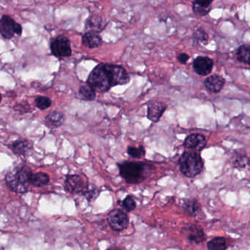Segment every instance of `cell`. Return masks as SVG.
I'll list each match as a JSON object with an SVG mask.
<instances>
[{
    "mask_svg": "<svg viewBox=\"0 0 250 250\" xmlns=\"http://www.w3.org/2000/svg\"><path fill=\"white\" fill-rule=\"evenodd\" d=\"M189 59H190V56L185 53H180L177 56L178 61L181 64H186V62H188Z\"/></svg>",
    "mask_w": 250,
    "mask_h": 250,
    "instance_id": "32",
    "label": "cell"
},
{
    "mask_svg": "<svg viewBox=\"0 0 250 250\" xmlns=\"http://www.w3.org/2000/svg\"><path fill=\"white\" fill-rule=\"evenodd\" d=\"M36 107L40 110H45L49 108L51 105V100L50 98L46 96H39L34 100Z\"/></svg>",
    "mask_w": 250,
    "mask_h": 250,
    "instance_id": "26",
    "label": "cell"
},
{
    "mask_svg": "<svg viewBox=\"0 0 250 250\" xmlns=\"http://www.w3.org/2000/svg\"><path fill=\"white\" fill-rule=\"evenodd\" d=\"M179 166L181 172L185 176L193 178L201 173L203 162L199 153L186 151L179 158Z\"/></svg>",
    "mask_w": 250,
    "mask_h": 250,
    "instance_id": "3",
    "label": "cell"
},
{
    "mask_svg": "<svg viewBox=\"0 0 250 250\" xmlns=\"http://www.w3.org/2000/svg\"><path fill=\"white\" fill-rule=\"evenodd\" d=\"M225 84V79L219 75L209 76L204 82L205 87L212 93H218L220 92L223 89Z\"/></svg>",
    "mask_w": 250,
    "mask_h": 250,
    "instance_id": "13",
    "label": "cell"
},
{
    "mask_svg": "<svg viewBox=\"0 0 250 250\" xmlns=\"http://www.w3.org/2000/svg\"><path fill=\"white\" fill-rule=\"evenodd\" d=\"M239 62L250 66V45H242L238 48L236 53Z\"/></svg>",
    "mask_w": 250,
    "mask_h": 250,
    "instance_id": "20",
    "label": "cell"
},
{
    "mask_svg": "<svg viewBox=\"0 0 250 250\" xmlns=\"http://www.w3.org/2000/svg\"><path fill=\"white\" fill-rule=\"evenodd\" d=\"M102 40L100 36L94 32H86L82 37V44L89 49H95L102 45Z\"/></svg>",
    "mask_w": 250,
    "mask_h": 250,
    "instance_id": "15",
    "label": "cell"
},
{
    "mask_svg": "<svg viewBox=\"0 0 250 250\" xmlns=\"http://www.w3.org/2000/svg\"><path fill=\"white\" fill-rule=\"evenodd\" d=\"M87 183L84 182V179L79 175H68L66 176L65 182V189L70 193H82L86 187Z\"/></svg>",
    "mask_w": 250,
    "mask_h": 250,
    "instance_id": "9",
    "label": "cell"
},
{
    "mask_svg": "<svg viewBox=\"0 0 250 250\" xmlns=\"http://www.w3.org/2000/svg\"><path fill=\"white\" fill-rule=\"evenodd\" d=\"M166 104L161 102H150L147 110V118L153 122H157L166 110Z\"/></svg>",
    "mask_w": 250,
    "mask_h": 250,
    "instance_id": "12",
    "label": "cell"
},
{
    "mask_svg": "<svg viewBox=\"0 0 250 250\" xmlns=\"http://www.w3.org/2000/svg\"><path fill=\"white\" fill-rule=\"evenodd\" d=\"M193 38L199 43H206L209 40V35L204 30L199 29L196 30L193 34Z\"/></svg>",
    "mask_w": 250,
    "mask_h": 250,
    "instance_id": "29",
    "label": "cell"
},
{
    "mask_svg": "<svg viewBox=\"0 0 250 250\" xmlns=\"http://www.w3.org/2000/svg\"><path fill=\"white\" fill-rule=\"evenodd\" d=\"M209 250H226L227 241L223 237H216L208 242Z\"/></svg>",
    "mask_w": 250,
    "mask_h": 250,
    "instance_id": "22",
    "label": "cell"
},
{
    "mask_svg": "<svg viewBox=\"0 0 250 250\" xmlns=\"http://www.w3.org/2000/svg\"><path fill=\"white\" fill-rule=\"evenodd\" d=\"M32 149V144L25 139L17 140L11 145V150L14 154L18 156H23L27 154Z\"/></svg>",
    "mask_w": 250,
    "mask_h": 250,
    "instance_id": "18",
    "label": "cell"
},
{
    "mask_svg": "<svg viewBox=\"0 0 250 250\" xmlns=\"http://www.w3.org/2000/svg\"><path fill=\"white\" fill-rule=\"evenodd\" d=\"M50 49L52 54L57 58L69 57L72 54L70 40L66 36L59 35L53 39Z\"/></svg>",
    "mask_w": 250,
    "mask_h": 250,
    "instance_id": "6",
    "label": "cell"
},
{
    "mask_svg": "<svg viewBox=\"0 0 250 250\" xmlns=\"http://www.w3.org/2000/svg\"><path fill=\"white\" fill-rule=\"evenodd\" d=\"M213 1L214 0H194V2L200 4V5L209 6V5H212V3L213 2Z\"/></svg>",
    "mask_w": 250,
    "mask_h": 250,
    "instance_id": "33",
    "label": "cell"
},
{
    "mask_svg": "<svg viewBox=\"0 0 250 250\" xmlns=\"http://www.w3.org/2000/svg\"><path fill=\"white\" fill-rule=\"evenodd\" d=\"M105 68L108 71L111 86H116L118 85H124L129 83L130 76L128 72L122 67L115 65L105 64Z\"/></svg>",
    "mask_w": 250,
    "mask_h": 250,
    "instance_id": "7",
    "label": "cell"
},
{
    "mask_svg": "<svg viewBox=\"0 0 250 250\" xmlns=\"http://www.w3.org/2000/svg\"><path fill=\"white\" fill-rule=\"evenodd\" d=\"M106 23L104 22L103 19L98 16H91L87 18L85 24V29L89 30L88 32L100 33L105 29Z\"/></svg>",
    "mask_w": 250,
    "mask_h": 250,
    "instance_id": "14",
    "label": "cell"
},
{
    "mask_svg": "<svg viewBox=\"0 0 250 250\" xmlns=\"http://www.w3.org/2000/svg\"><path fill=\"white\" fill-rule=\"evenodd\" d=\"M214 67V62L208 56H198L193 62L195 72L200 76L210 74Z\"/></svg>",
    "mask_w": 250,
    "mask_h": 250,
    "instance_id": "10",
    "label": "cell"
},
{
    "mask_svg": "<svg viewBox=\"0 0 250 250\" xmlns=\"http://www.w3.org/2000/svg\"><path fill=\"white\" fill-rule=\"evenodd\" d=\"M65 121V117L63 114L59 111H53L46 116L45 122L49 128H57L62 126Z\"/></svg>",
    "mask_w": 250,
    "mask_h": 250,
    "instance_id": "16",
    "label": "cell"
},
{
    "mask_svg": "<svg viewBox=\"0 0 250 250\" xmlns=\"http://www.w3.org/2000/svg\"><path fill=\"white\" fill-rule=\"evenodd\" d=\"M107 220L111 228L115 231L126 229L129 225V218L119 209H114L108 213Z\"/></svg>",
    "mask_w": 250,
    "mask_h": 250,
    "instance_id": "8",
    "label": "cell"
},
{
    "mask_svg": "<svg viewBox=\"0 0 250 250\" xmlns=\"http://www.w3.org/2000/svg\"><path fill=\"white\" fill-rule=\"evenodd\" d=\"M120 175L129 183H138L147 179L154 168L152 166L138 162H125L118 165Z\"/></svg>",
    "mask_w": 250,
    "mask_h": 250,
    "instance_id": "2",
    "label": "cell"
},
{
    "mask_svg": "<svg viewBox=\"0 0 250 250\" xmlns=\"http://www.w3.org/2000/svg\"><path fill=\"white\" fill-rule=\"evenodd\" d=\"M82 194L89 201H92L99 196L100 191L96 186L87 183L84 190L82 192Z\"/></svg>",
    "mask_w": 250,
    "mask_h": 250,
    "instance_id": "24",
    "label": "cell"
},
{
    "mask_svg": "<svg viewBox=\"0 0 250 250\" xmlns=\"http://www.w3.org/2000/svg\"><path fill=\"white\" fill-rule=\"evenodd\" d=\"M87 83L98 92H107L112 87L105 64L98 65L94 68L88 77Z\"/></svg>",
    "mask_w": 250,
    "mask_h": 250,
    "instance_id": "4",
    "label": "cell"
},
{
    "mask_svg": "<svg viewBox=\"0 0 250 250\" xmlns=\"http://www.w3.org/2000/svg\"><path fill=\"white\" fill-rule=\"evenodd\" d=\"M33 171L25 165H18L11 168L5 176L7 186L11 191L25 193L28 191Z\"/></svg>",
    "mask_w": 250,
    "mask_h": 250,
    "instance_id": "1",
    "label": "cell"
},
{
    "mask_svg": "<svg viewBox=\"0 0 250 250\" xmlns=\"http://www.w3.org/2000/svg\"><path fill=\"white\" fill-rule=\"evenodd\" d=\"M14 110H15L16 111H18V112L21 113V114L28 113L31 111V109H30V105L26 102L17 104V105L14 107Z\"/></svg>",
    "mask_w": 250,
    "mask_h": 250,
    "instance_id": "31",
    "label": "cell"
},
{
    "mask_svg": "<svg viewBox=\"0 0 250 250\" xmlns=\"http://www.w3.org/2000/svg\"><path fill=\"white\" fill-rule=\"evenodd\" d=\"M0 34L4 38H13L15 34L21 36L22 27L21 24L16 22L10 16L4 15L0 19Z\"/></svg>",
    "mask_w": 250,
    "mask_h": 250,
    "instance_id": "5",
    "label": "cell"
},
{
    "mask_svg": "<svg viewBox=\"0 0 250 250\" xmlns=\"http://www.w3.org/2000/svg\"><path fill=\"white\" fill-rule=\"evenodd\" d=\"M206 145V138L200 134H191L186 137L184 141V147L186 148L196 151H201Z\"/></svg>",
    "mask_w": 250,
    "mask_h": 250,
    "instance_id": "11",
    "label": "cell"
},
{
    "mask_svg": "<svg viewBox=\"0 0 250 250\" xmlns=\"http://www.w3.org/2000/svg\"><path fill=\"white\" fill-rule=\"evenodd\" d=\"M49 182H50V177L47 173L38 172V173H33L32 175L30 184L35 187H40L47 185Z\"/></svg>",
    "mask_w": 250,
    "mask_h": 250,
    "instance_id": "19",
    "label": "cell"
},
{
    "mask_svg": "<svg viewBox=\"0 0 250 250\" xmlns=\"http://www.w3.org/2000/svg\"><path fill=\"white\" fill-rule=\"evenodd\" d=\"M79 95L85 100H94L96 98L95 91L89 84H84L79 88Z\"/></svg>",
    "mask_w": 250,
    "mask_h": 250,
    "instance_id": "23",
    "label": "cell"
},
{
    "mask_svg": "<svg viewBox=\"0 0 250 250\" xmlns=\"http://www.w3.org/2000/svg\"><path fill=\"white\" fill-rule=\"evenodd\" d=\"M128 153L133 158L138 159L145 156L146 151L142 146H140L139 147H129L128 148Z\"/></svg>",
    "mask_w": 250,
    "mask_h": 250,
    "instance_id": "27",
    "label": "cell"
},
{
    "mask_svg": "<svg viewBox=\"0 0 250 250\" xmlns=\"http://www.w3.org/2000/svg\"><path fill=\"white\" fill-rule=\"evenodd\" d=\"M2 100V96H1V94H0V102Z\"/></svg>",
    "mask_w": 250,
    "mask_h": 250,
    "instance_id": "35",
    "label": "cell"
},
{
    "mask_svg": "<svg viewBox=\"0 0 250 250\" xmlns=\"http://www.w3.org/2000/svg\"><path fill=\"white\" fill-rule=\"evenodd\" d=\"M122 206L127 212H132L136 208V203L132 196H128L123 200Z\"/></svg>",
    "mask_w": 250,
    "mask_h": 250,
    "instance_id": "28",
    "label": "cell"
},
{
    "mask_svg": "<svg viewBox=\"0 0 250 250\" xmlns=\"http://www.w3.org/2000/svg\"><path fill=\"white\" fill-rule=\"evenodd\" d=\"M212 10V5L206 6V5H200V4L196 3L193 2V11L195 14L199 17H204V16L209 14Z\"/></svg>",
    "mask_w": 250,
    "mask_h": 250,
    "instance_id": "25",
    "label": "cell"
},
{
    "mask_svg": "<svg viewBox=\"0 0 250 250\" xmlns=\"http://www.w3.org/2000/svg\"><path fill=\"white\" fill-rule=\"evenodd\" d=\"M183 209L187 215L195 216L200 211V206L196 200H188L183 203Z\"/></svg>",
    "mask_w": 250,
    "mask_h": 250,
    "instance_id": "21",
    "label": "cell"
},
{
    "mask_svg": "<svg viewBox=\"0 0 250 250\" xmlns=\"http://www.w3.org/2000/svg\"><path fill=\"white\" fill-rule=\"evenodd\" d=\"M117 250V249H110V250Z\"/></svg>",
    "mask_w": 250,
    "mask_h": 250,
    "instance_id": "34",
    "label": "cell"
},
{
    "mask_svg": "<svg viewBox=\"0 0 250 250\" xmlns=\"http://www.w3.org/2000/svg\"><path fill=\"white\" fill-rule=\"evenodd\" d=\"M249 163H250V160L246 156H239L234 160V167L243 168V167H245Z\"/></svg>",
    "mask_w": 250,
    "mask_h": 250,
    "instance_id": "30",
    "label": "cell"
},
{
    "mask_svg": "<svg viewBox=\"0 0 250 250\" xmlns=\"http://www.w3.org/2000/svg\"><path fill=\"white\" fill-rule=\"evenodd\" d=\"M188 239L192 243L199 244L206 239V235L200 227L191 225L188 228Z\"/></svg>",
    "mask_w": 250,
    "mask_h": 250,
    "instance_id": "17",
    "label": "cell"
}]
</instances>
